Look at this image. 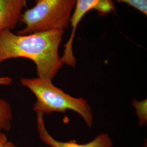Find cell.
Masks as SVG:
<instances>
[{
  "label": "cell",
  "mask_w": 147,
  "mask_h": 147,
  "mask_svg": "<svg viewBox=\"0 0 147 147\" xmlns=\"http://www.w3.org/2000/svg\"><path fill=\"white\" fill-rule=\"evenodd\" d=\"M38 130L40 139L47 146L51 147H112V142L110 137L106 134H101L87 144H79L75 140L68 142H61L51 136L45 126L43 115L37 113Z\"/></svg>",
  "instance_id": "5"
},
{
  "label": "cell",
  "mask_w": 147,
  "mask_h": 147,
  "mask_svg": "<svg viewBox=\"0 0 147 147\" xmlns=\"http://www.w3.org/2000/svg\"><path fill=\"white\" fill-rule=\"evenodd\" d=\"M27 0H0V32L12 30L20 21Z\"/></svg>",
  "instance_id": "6"
},
{
  "label": "cell",
  "mask_w": 147,
  "mask_h": 147,
  "mask_svg": "<svg viewBox=\"0 0 147 147\" xmlns=\"http://www.w3.org/2000/svg\"><path fill=\"white\" fill-rule=\"evenodd\" d=\"M5 147H16V145L12 143V142H9V141H8V142L6 143L5 144Z\"/></svg>",
  "instance_id": "12"
},
{
  "label": "cell",
  "mask_w": 147,
  "mask_h": 147,
  "mask_svg": "<svg viewBox=\"0 0 147 147\" xmlns=\"http://www.w3.org/2000/svg\"><path fill=\"white\" fill-rule=\"evenodd\" d=\"M64 32L51 30L21 35L4 30L0 32V63L11 58L30 59L36 65L38 78L52 81L64 64L58 49Z\"/></svg>",
  "instance_id": "1"
},
{
  "label": "cell",
  "mask_w": 147,
  "mask_h": 147,
  "mask_svg": "<svg viewBox=\"0 0 147 147\" xmlns=\"http://www.w3.org/2000/svg\"><path fill=\"white\" fill-rule=\"evenodd\" d=\"M92 10L97 11L100 16H105L115 13L116 7L113 0H76L70 22L71 32L68 41L64 45V55L62 57L64 63L72 67H75L76 63L72 49L76 29L84 16Z\"/></svg>",
  "instance_id": "4"
},
{
  "label": "cell",
  "mask_w": 147,
  "mask_h": 147,
  "mask_svg": "<svg viewBox=\"0 0 147 147\" xmlns=\"http://www.w3.org/2000/svg\"><path fill=\"white\" fill-rule=\"evenodd\" d=\"M8 141L5 134L2 131H0V147H5V144Z\"/></svg>",
  "instance_id": "11"
},
{
  "label": "cell",
  "mask_w": 147,
  "mask_h": 147,
  "mask_svg": "<svg viewBox=\"0 0 147 147\" xmlns=\"http://www.w3.org/2000/svg\"><path fill=\"white\" fill-rule=\"evenodd\" d=\"M13 82V79L9 77H0V86H8Z\"/></svg>",
  "instance_id": "10"
},
{
  "label": "cell",
  "mask_w": 147,
  "mask_h": 147,
  "mask_svg": "<svg viewBox=\"0 0 147 147\" xmlns=\"http://www.w3.org/2000/svg\"><path fill=\"white\" fill-rule=\"evenodd\" d=\"M132 105L136 108L137 115L139 118L140 125H144L147 121V100L146 99L141 101L134 100Z\"/></svg>",
  "instance_id": "8"
},
{
  "label": "cell",
  "mask_w": 147,
  "mask_h": 147,
  "mask_svg": "<svg viewBox=\"0 0 147 147\" xmlns=\"http://www.w3.org/2000/svg\"><path fill=\"white\" fill-rule=\"evenodd\" d=\"M12 118L11 106L5 100L0 99V131L11 129Z\"/></svg>",
  "instance_id": "7"
},
{
  "label": "cell",
  "mask_w": 147,
  "mask_h": 147,
  "mask_svg": "<svg viewBox=\"0 0 147 147\" xmlns=\"http://www.w3.org/2000/svg\"><path fill=\"white\" fill-rule=\"evenodd\" d=\"M35 5L22 13L25 27L17 34L25 35L51 30L64 31L70 25L76 0H35Z\"/></svg>",
  "instance_id": "3"
},
{
  "label": "cell",
  "mask_w": 147,
  "mask_h": 147,
  "mask_svg": "<svg viewBox=\"0 0 147 147\" xmlns=\"http://www.w3.org/2000/svg\"><path fill=\"white\" fill-rule=\"evenodd\" d=\"M114 1V0H113ZM118 2H123L134 8L144 15H147V0H115Z\"/></svg>",
  "instance_id": "9"
},
{
  "label": "cell",
  "mask_w": 147,
  "mask_h": 147,
  "mask_svg": "<svg viewBox=\"0 0 147 147\" xmlns=\"http://www.w3.org/2000/svg\"><path fill=\"white\" fill-rule=\"evenodd\" d=\"M20 82L36 96L33 110L37 113L44 115L54 112L74 111L83 117L88 127L92 126V112L86 100L83 98H75L65 93L62 89L55 86L50 80L23 78L20 79Z\"/></svg>",
  "instance_id": "2"
}]
</instances>
